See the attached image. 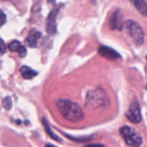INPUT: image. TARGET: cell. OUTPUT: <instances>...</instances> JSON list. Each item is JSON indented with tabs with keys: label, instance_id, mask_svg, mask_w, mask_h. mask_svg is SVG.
I'll return each instance as SVG.
<instances>
[{
	"label": "cell",
	"instance_id": "1",
	"mask_svg": "<svg viewBox=\"0 0 147 147\" xmlns=\"http://www.w3.org/2000/svg\"><path fill=\"white\" fill-rule=\"evenodd\" d=\"M57 107L62 116L72 122L83 120L85 114L78 103L67 99H60L57 101Z\"/></svg>",
	"mask_w": 147,
	"mask_h": 147
},
{
	"label": "cell",
	"instance_id": "2",
	"mask_svg": "<svg viewBox=\"0 0 147 147\" xmlns=\"http://www.w3.org/2000/svg\"><path fill=\"white\" fill-rule=\"evenodd\" d=\"M109 97L102 89L91 90L88 93L86 98V106L88 108H98L109 103Z\"/></svg>",
	"mask_w": 147,
	"mask_h": 147
},
{
	"label": "cell",
	"instance_id": "3",
	"mask_svg": "<svg viewBox=\"0 0 147 147\" xmlns=\"http://www.w3.org/2000/svg\"><path fill=\"white\" fill-rule=\"evenodd\" d=\"M120 134L124 142L129 147H140L143 142L141 134L134 128L124 126L119 130Z\"/></svg>",
	"mask_w": 147,
	"mask_h": 147
},
{
	"label": "cell",
	"instance_id": "4",
	"mask_svg": "<svg viewBox=\"0 0 147 147\" xmlns=\"http://www.w3.org/2000/svg\"><path fill=\"white\" fill-rule=\"evenodd\" d=\"M123 27L129 34L135 44L138 46L143 45L144 42V33L140 24L134 20H127L123 23Z\"/></svg>",
	"mask_w": 147,
	"mask_h": 147
},
{
	"label": "cell",
	"instance_id": "5",
	"mask_svg": "<svg viewBox=\"0 0 147 147\" xmlns=\"http://www.w3.org/2000/svg\"><path fill=\"white\" fill-rule=\"evenodd\" d=\"M126 116L128 119L134 123H139L142 121L140 106L137 101H133L131 103Z\"/></svg>",
	"mask_w": 147,
	"mask_h": 147
},
{
	"label": "cell",
	"instance_id": "6",
	"mask_svg": "<svg viewBox=\"0 0 147 147\" xmlns=\"http://www.w3.org/2000/svg\"><path fill=\"white\" fill-rule=\"evenodd\" d=\"M123 14L119 9L116 10L109 19V27L113 30H121L123 27Z\"/></svg>",
	"mask_w": 147,
	"mask_h": 147
},
{
	"label": "cell",
	"instance_id": "7",
	"mask_svg": "<svg viewBox=\"0 0 147 147\" xmlns=\"http://www.w3.org/2000/svg\"><path fill=\"white\" fill-rule=\"evenodd\" d=\"M98 53L101 57L111 60H116L120 57V55L116 50L109 47H106V46L100 47V48L98 49Z\"/></svg>",
	"mask_w": 147,
	"mask_h": 147
},
{
	"label": "cell",
	"instance_id": "8",
	"mask_svg": "<svg viewBox=\"0 0 147 147\" xmlns=\"http://www.w3.org/2000/svg\"><path fill=\"white\" fill-rule=\"evenodd\" d=\"M58 9H53L49 14L47 20V32L49 34H54L56 30L55 22Z\"/></svg>",
	"mask_w": 147,
	"mask_h": 147
},
{
	"label": "cell",
	"instance_id": "9",
	"mask_svg": "<svg viewBox=\"0 0 147 147\" xmlns=\"http://www.w3.org/2000/svg\"><path fill=\"white\" fill-rule=\"evenodd\" d=\"M40 37V33L35 30H32L30 32L28 37L26 39V42L27 43L30 47H37V41Z\"/></svg>",
	"mask_w": 147,
	"mask_h": 147
},
{
	"label": "cell",
	"instance_id": "10",
	"mask_svg": "<svg viewBox=\"0 0 147 147\" xmlns=\"http://www.w3.org/2000/svg\"><path fill=\"white\" fill-rule=\"evenodd\" d=\"M136 9L142 14L147 17V0H131Z\"/></svg>",
	"mask_w": 147,
	"mask_h": 147
},
{
	"label": "cell",
	"instance_id": "11",
	"mask_svg": "<svg viewBox=\"0 0 147 147\" xmlns=\"http://www.w3.org/2000/svg\"><path fill=\"white\" fill-rule=\"evenodd\" d=\"M20 71L23 78L26 79V80H30V79L33 78L37 75V72L31 69L30 67H27V66L21 67Z\"/></svg>",
	"mask_w": 147,
	"mask_h": 147
},
{
	"label": "cell",
	"instance_id": "12",
	"mask_svg": "<svg viewBox=\"0 0 147 147\" xmlns=\"http://www.w3.org/2000/svg\"><path fill=\"white\" fill-rule=\"evenodd\" d=\"M42 123H43V125H44V127H45V129L46 132L48 134V135L52 138V139H54V140H55V141H57V142H62V139H60V138L57 135H56L55 134L53 131H52L51 128H50V126H49V123H47V120H46L45 118H43L42 119Z\"/></svg>",
	"mask_w": 147,
	"mask_h": 147
},
{
	"label": "cell",
	"instance_id": "13",
	"mask_svg": "<svg viewBox=\"0 0 147 147\" xmlns=\"http://www.w3.org/2000/svg\"><path fill=\"white\" fill-rule=\"evenodd\" d=\"M20 46H21V45H20V42L14 40V41H12L9 45L8 47L9 49V50H11V51L17 52L18 51L19 48L20 47Z\"/></svg>",
	"mask_w": 147,
	"mask_h": 147
},
{
	"label": "cell",
	"instance_id": "14",
	"mask_svg": "<svg viewBox=\"0 0 147 147\" xmlns=\"http://www.w3.org/2000/svg\"><path fill=\"white\" fill-rule=\"evenodd\" d=\"M3 106L7 110H9L11 108V100L9 97H7L3 100Z\"/></svg>",
	"mask_w": 147,
	"mask_h": 147
},
{
	"label": "cell",
	"instance_id": "15",
	"mask_svg": "<svg viewBox=\"0 0 147 147\" xmlns=\"http://www.w3.org/2000/svg\"><path fill=\"white\" fill-rule=\"evenodd\" d=\"M17 53H18L19 55H20V57H25L26 55H27V50H26V48L24 47V46L21 45L20 46V48H19Z\"/></svg>",
	"mask_w": 147,
	"mask_h": 147
},
{
	"label": "cell",
	"instance_id": "16",
	"mask_svg": "<svg viewBox=\"0 0 147 147\" xmlns=\"http://www.w3.org/2000/svg\"><path fill=\"white\" fill-rule=\"evenodd\" d=\"M6 20H7V17H6L5 14L2 11H0V27L5 24Z\"/></svg>",
	"mask_w": 147,
	"mask_h": 147
},
{
	"label": "cell",
	"instance_id": "17",
	"mask_svg": "<svg viewBox=\"0 0 147 147\" xmlns=\"http://www.w3.org/2000/svg\"><path fill=\"white\" fill-rule=\"evenodd\" d=\"M5 43H4V40L0 37V54H3V53H5Z\"/></svg>",
	"mask_w": 147,
	"mask_h": 147
},
{
	"label": "cell",
	"instance_id": "18",
	"mask_svg": "<svg viewBox=\"0 0 147 147\" xmlns=\"http://www.w3.org/2000/svg\"><path fill=\"white\" fill-rule=\"evenodd\" d=\"M84 147H106L104 145L100 144H88Z\"/></svg>",
	"mask_w": 147,
	"mask_h": 147
},
{
	"label": "cell",
	"instance_id": "19",
	"mask_svg": "<svg viewBox=\"0 0 147 147\" xmlns=\"http://www.w3.org/2000/svg\"><path fill=\"white\" fill-rule=\"evenodd\" d=\"M45 147H57V146H54V145H53V144H47V145H46Z\"/></svg>",
	"mask_w": 147,
	"mask_h": 147
},
{
	"label": "cell",
	"instance_id": "20",
	"mask_svg": "<svg viewBox=\"0 0 147 147\" xmlns=\"http://www.w3.org/2000/svg\"><path fill=\"white\" fill-rule=\"evenodd\" d=\"M90 1H91L93 3H95V2H96V0H90Z\"/></svg>",
	"mask_w": 147,
	"mask_h": 147
},
{
	"label": "cell",
	"instance_id": "21",
	"mask_svg": "<svg viewBox=\"0 0 147 147\" xmlns=\"http://www.w3.org/2000/svg\"><path fill=\"white\" fill-rule=\"evenodd\" d=\"M146 88H147V86H146Z\"/></svg>",
	"mask_w": 147,
	"mask_h": 147
},
{
	"label": "cell",
	"instance_id": "22",
	"mask_svg": "<svg viewBox=\"0 0 147 147\" xmlns=\"http://www.w3.org/2000/svg\"></svg>",
	"mask_w": 147,
	"mask_h": 147
}]
</instances>
